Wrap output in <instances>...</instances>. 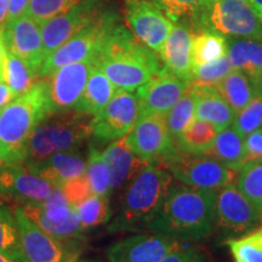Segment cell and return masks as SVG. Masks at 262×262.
<instances>
[{
	"mask_svg": "<svg viewBox=\"0 0 262 262\" xmlns=\"http://www.w3.org/2000/svg\"><path fill=\"white\" fill-rule=\"evenodd\" d=\"M104 10L103 0H81L67 11L41 22L44 60L78 32L88 27Z\"/></svg>",
	"mask_w": 262,
	"mask_h": 262,
	"instance_id": "5bb4252c",
	"label": "cell"
},
{
	"mask_svg": "<svg viewBox=\"0 0 262 262\" xmlns=\"http://www.w3.org/2000/svg\"><path fill=\"white\" fill-rule=\"evenodd\" d=\"M217 134L219 130L214 124L195 118L179 136L175 143L182 153L195 156L208 155Z\"/></svg>",
	"mask_w": 262,
	"mask_h": 262,
	"instance_id": "83f0119b",
	"label": "cell"
},
{
	"mask_svg": "<svg viewBox=\"0 0 262 262\" xmlns=\"http://www.w3.org/2000/svg\"><path fill=\"white\" fill-rule=\"evenodd\" d=\"M234 262H262V225L239 237L226 241Z\"/></svg>",
	"mask_w": 262,
	"mask_h": 262,
	"instance_id": "836d02e7",
	"label": "cell"
},
{
	"mask_svg": "<svg viewBox=\"0 0 262 262\" xmlns=\"http://www.w3.org/2000/svg\"><path fill=\"white\" fill-rule=\"evenodd\" d=\"M79 216L80 224L85 229H90L107 224L112 216L110 198L108 196L91 194L83 202L74 206Z\"/></svg>",
	"mask_w": 262,
	"mask_h": 262,
	"instance_id": "e575fe53",
	"label": "cell"
},
{
	"mask_svg": "<svg viewBox=\"0 0 262 262\" xmlns=\"http://www.w3.org/2000/svg\"><path fill=\"white\" fill-rule=\"evenodd\" d=\"M117 91L118 89L114 86L112 81L108 79L107 75L95 64L83 95L75 107V112L86 114L90 117L96 116L107 106Z\"/></svg>",
	"mask_w": 262,
	"mask_h": 262,
	"instance_id": "484cf974",
	"label": "cell"
},
{
	"mask_svg": "<svg viewBox=\"0 0 262 262\" xmlns=\"http://www.w3.org/2000/svg\"><path fill=\"white\" fill-rule=\"evenodd\" d=\"M208 156L239 171L244 164V137L234 129L233 125L219 131Z\"/></svg>",
	"mask_w": 262,
	"mask_h": 262,
	"instance_id": "4316f807",
	"label": "cell"
},
{
	"mask_svg": "<svg viewBox=\"0 0 262 262\" xmlns=\"http://www.w3.org/2000/svg\"><path fill=\"white\" fill-rule=\"evenodd\" d=\"M159 262H209V257L198 245L191 242H182Z\"/></svg>",
	"mask_w": 262,
	"mask_h": 262,
	"instance_id": "b9f144b4",
	"label": "cell"
},
{
	"mask_svg": "<svg viewBox=\"0 0 262 262\" xmlns=\"http://www.w3.org/2000/svg\"><path fill=\"white\" fill-rule=\"evenodd\" d=\"M249 3H250L251 6H253L256 14L258 15V17L262 21V0H249Z\"/></svg>",
	"mask_w": 262,
	"mask_h": 262,
	"instance_id": "681fc988",
	"label": "cell"
},
{
	"mask_svg": "<svg viewBox=\"0 0 262 262\" xmlns=\"http://www.w3.org/2000/svg\"><path fill=\"white\" fill-rule=\"evenodd\" d=\"M125 139L133 152L147 164L165 166L180 153L163 114L139 117Z\"/></svg>",
	"mask_w": 262,
	"mask_h": 262,
	"instance_id": "ba28073f",
	"label": "cell"
},
{
	"mask_svg": "<svg viewBox=\"0 0 262 262\" xmlns=\"http://www.w3.org/2000/svg\"><path fill=\"white\" fill-rule=\"evenodd\" d=\"M10 0H0V32L5 28L9 14Z\"/></svg>",
	"mask_w": 262,
	"mask_h": 262,
	"instance_id": "7dc6e473",
	"label": "cell"
},
{
	"mask_svg": "<svg viewBox=\"0 0 262 262\" xmlns=\"http://www.w3.org/2000/svg\"><path fill=\"white\" fill-rule=\"evenodd\" d=\"M191 55L193 70L202 64L227 56V37L215 32L193 33Z\"/></svg>",
	"mask_w": 262,
	"mask_h": 262,
	"instance_id": "f546056e",
	"label": "cell"
},
{
	"mask_svg": "<svg viewBox=\"0 0 262 262\" xmlns=\"http://www.w3.org/2000/svg\"><path fill=\"white\" fill-rule=\"evenodd\" d=\"M102 157L111 172V187L113 191L123 188L147 163L141 160L130 146L125 136L108 143Z\"/></svg>",
	"mask_w": 262,
	"mask_h": 262,
	"instance_id": "603a6c76",
	"label": "cell"
},
{
	"mask_svg": "<svg viewBox=\"0 0 262 262\" xmlns=\"http://www.w3.org/2000/svg\"><path fill=\"white\" fill-rule=\"evenodd\" d=\"M96 66L118 90L135 91L162 68L157 52L117 22L107 33L96 56Z\"/></svg>",
	"mask_w": 262,
	"mask_h": 262,
	"instance_id": "7a4b0ae2",
	"label": "cell"
},
{
	"mask_svg": "<svg viewBox=\"0 0 262 262\" xmlns=\"http://www.w3.org/2000/svg\"><path fill=\"white\" fill-rule=\"evenodd\" d=\"M181 243L156 232H137L111 244L106 256L110 262H159Z\"/></svg>",
	"mask_w": 262,
	"mask_h": 262,
	"instance_id": "e0dca14e",
	"label": "cell"
},
{
	"mask_svg": "<svg viewBox=\"0 0 262 262\" xmlns=\"http://www.w3.org/2000/svg\"><path fill=\"white\" fill-rule=\"evenodd\" d=\"M77 262H97V261H93V260H81V261H77Z\"/></svg>",
	"mask_w": 262,
	"mask_h": 262,
	"instance_id": "f5cc1de1",
	"label": "cell"
},
{
	"mask_svg": "<svg viewBox=\"0 0 262 262\" xmlns=\"http://www.w3.org/2000/svg\"><path fill=\"white\" fill-rule=\"evenodd\" d=\"M228 57L234 70L244 72L255 85H262V38H227Z\"/></svg>",
	"mask_w": 262,
	"mask_h": 262,
	"instance_id": "d4e9b609",
	"label": "cell"
},
{
	"mask_svg": "<svg viewBox=\"0 0 262 262\" xmlns=\"http://www.w3.org/2000/svg\"><path fill=\"white\" fill-rule=\"evenodd\" d=\"M262 221V214L248 201L234 183L217 191L215 208V228L229 238L253 231Z\"/></svg>",
	"mask_w": 262,
	"mask_h": 262,
	"instance_id": "8fae6325",
	"label": "cell"
},
{
	"mask_svg": "<svg viewBox=\"0 0 262 262\" xmlns=\"http://www.w3.org/2000/svg\"><path fill=\"white\" fill-rule=\"evenodd\" d=\"M91 119L75 111L49 114L28 139L21 164L27 166L55 153L78 149L91 137Z\"/></svg>",
	"mask_w": 262,
	"mask_h": 262,
	"instance_id": "5b68a950",
	"label": "cell"
},
{
	"mask_svg": "<svg viewBox=\"0 0 262 262\" xmlns=\"http://www.w3.org/2000/svg\"><path fill=\"white\" fill-rule=\"evenodd\" d=\"M125 18L134 35L158 55L175 26L162 9L148 0H125Z\"/></svg>",
	"mask_w": 262,
	"mask_h": 262,
	"instance_id": "9a60e30c",
	"label": "cell"
},
{
	"mask_svg": "<svg viewBox=\"0 0 262 262\" xmlns=\"http://www.w3.org/2000/svg\"><path fill=\"white\" fill-rule=\"evenodd\" d=\"M61 188L64 192L66 196H67L68 202L71 203V205L74 206L81 203L84 199H86L88 196L93 194L91 187L88 181L86 176H79V178H75L72 180H68L62 183Z\"/></svg>",
	"mask_w": 262,
	"mask_h": 262,
	"instance_id": "7bdbcfd3",
	"label": "cell"
},
{
	"mask_svg": "<svg viewBox=\"0 0 262 262\" xmlns=\"http://www.w3.org/2000/svg\"><path fill=\"white\" fill-rule=\"evenodd\" d=\"M232 125L243 137L262 127V85L256 86L250 102L237 113Z\"/></svg>",
	"mask_w": 262,
	"mask_h": 262,
	"instance_id": "74e56055",
	"label": "cell"
},
{
	"mask_svg": "<svg viewBox=\"0 0 262 262\" xmlns=\"http://www.w3.org/2000/svg\"><path fill=\"white\" fill-rule=\"evenodd\" d=\"M28 170L41 179L60 186L68 180L85 175L86 159L78 149L55 153L44 160L27 165Z\"/></svg>",
	"mask_w": 262,
	"mask_h": 262,
	"instance_id": "7402d4cb",
	"label": "cell"
},
{
	"mask_svg": "<svg viewBox=\"0 0 262 262\" xmlns=\"http://www.w3.org/2000/svg\"><path fill=\"white\" fill-rule=\"evenodd\" d=\"M119 22L114 11L104 10L94 22L78 32L70 40L45 58L38 73V79L48 78L66 64L90 60L97 56L108 31Z\"/></svg>",
	"mask_w": 262,
	"mask_h": 262,
	"instance_id": "52a82bcc",
	"label": "cell"
},
{
	"mask_svg": "<svg viewBox=\"0 0 262 262\" xmlns=\"http://www.w3.org/2000/svg\"><path fill=\"white\" fill-rule=\"evenodd\" d=\"M81 0H31L27 15L38 21L39 24L67 11Z\"/></svg>",
	"mask_w": 262,
	"mask_h": 262,
	"instance_id": "ab89813d",
	"label": "cell"
},
{
	"mask_svg": "<svg viewBox=\"0 0 262 262\" xmlns=\"http://www.w3.org/2000/svg\"><path fill=\"white\" fill-rule=\"evenodd\" d=\"M14 214L22 248L28 262H77L80 250L77 239H60L39 228L17 205Z\"/></svg>",
	"mask_w": 262,
	"mask_h": 262,
	"instance_id": "9c48e42d",
	"label": "cell"
},
{
	"mask_svg": "<svg viewBox=\"0 0 262 262\" xmlns=\"http://www.w3.org/2000/svg\"><path fill=\"white\" fill-rule=\"evenodd\" d=\"M95 64L96 57L66 64L49 75L45 83L50 114L75 111Z\"/></svg>",
	"mask_w": 262,
	"mask_h": 262,
	"instance_id": "7c38bea8",
	"label": "cell"
},
{
	"mask_svg": "<svg viewBox=\"0 0 262 262\" xmlns=\"http://www.w3.org/2000/svg\"><path fill=\"white\" fill-rule=\"evenodd\" d=\"M37 80V75L29 66L22 58L8 51L4 60V81L14 93L17 96L27 93Z\"/></svg>",
	"mask_w": 262,
	"mask_h": 262,
	"instance_id": "d590c367",
	"label": "cell"
},
{
	"mask_svg": "<svg viewBox=\"0 0 262 262\" xmlns=\"http://www.w3.org/2000/svg\"><path fill=\"white\" fill-rule=\"evenodd\" d=\"M187 24L193 33L215 32L227 38H262V21L249 0H203Z\"/></svg>",
	"mask_w": 262,
	"mask_h": 262,
	"instance_id": "8992f818",
	"label": "cell"
},
{
	"mask_svg": "<svg viewBox=\"0 0 262 262\" xmlns=\"http://www.w3.org/2000/svg\"><path fill=\"white\" fill-rule=\"evenodd\" d=\"M217 191L172 183L162 208L147 231L179 242L194 243L203 241L215 229Z\"/></svg>",
	"mask_w": 262,
	"mask_h": 262,
	"instance_id": "6da1fadb",
	"label": "cell"
},
{
	"mask_svg": "<svg viewBox=\"0 0 262 262\" xmlns=\"http://www.w3.org/2000/svg\"><path fill=\"white\" fill-rule=\"evenodd\" d=\"M2 35L8 51L22 58L38 78L44 62L41 25L26 14L6 25Z\"/></svg>",
	"mask_w": 262,
	"mask_h": 262,
	"instance_id": "d6986e66",
	"label": "cell"
},
{
	"mask_svg": "<svg viewBox=\"0 0 262 262\" xmlns=\"http://www.w3.org/2000/svg\"><path fill=\"white\" fill-rule=\"evenodd\" d=\"M29 4H31V0H10L6 25L27 14Z\"/></svg>",
	"mask_w": 262,
	"mask_h": 262,
	"instance_id": "f6af8a7d",
	"label": "cell"
},
{
	"mask_svg": "<svg viewBox=\"0 0 262 262\" xmlns=\"http://www.w3.org/2000/svg\"><path fill=\"white\" fill-rule=\"evenodd\" d=\"M165 119L170 135L173 141H176L195 119V96L191 86L166 113Z\"/></svg>",
	"mask_w": 262,
	"mask_h": 262,
	"instance_id": "d6a6232c",
	"label": "cell"
},
{
	"mask_svg": "<svg viewBox=\"0 0 262 262\" xmlns=\"http://www.w3.org/2000/svg\"><path fill=\"white\" fill-rule=\"evenodd\" d=\"M21 208L29 220L34 222L42 231L56 238L78 239L84 232L79 216L73 206L45 210L34 203H31L21 205Z\"/></svg>",
	"mask_w": 262,
	"mask_h": 262,
	"instance_id": "44dd1931",
	"label": "cell"
},
{
	"mask_svg": "<svg viewBox=\"0 0 262 262\" xmlns=\"http://www.w3.org/2000/svg\"><path fill=\"white\" fill-rule=\"evenodd\" d=\"M50 114L45 80H37L0 111V164H21L26 143Z\"/></svg>",
	"mask_w": 262,
	"mask_h": 262,
	"instance_id": "277c9868",
	"label": "cell"
},
{
	"mask_svg": "<svg viewBox=\"0 0 262 262\" xmlns=\"http://www.w3.org/2000/svg\"><path fill=\"white\" fill-rule=\"evenodd\" d=\"M139 118V100L133 91L118 90L112 100L91 119V139L110 143L126 136Z\"/></svg>",
	"mask_w": 262,
	"mask_h": 262,
	"instance_id": "4fadbf2b",
	"label": "cell"
},
{
	"mask_svg": "<svg viewBox=\"0 0 262 262\" xmlns=\"http://www.w3.org/2000/svg\"><path fill=\"white\" fill-rule=\"evenodd\" d=\"M189 86V81L181 79L165 67H162L158 73L136 90L139 117L148 114L166 116Z\"/></svg>",
	"mask_w": 262,
	"mask_h": 262,
	"instance_id": "ac0fdd59",
	"label": "cell"
},
{
	"mask_svg": "<svg viewBox=\"0 0 262 262\" xmlns=\"http://www.w3.org/2000/svg\"><path fill=\"white\" fill-rule=\"evenodd\" d=\"M192 35L193 32L187 22H176L159 52L164 67L189 83L193 74Z\"/></svg>",
	"mask_w": 262,
	"mask_h": 262,
	"instance_id": "ffe728a7",
	"label": "cell"
},
{
	"mask_svg": "<svg viewBox=\"0 0 262 262\" xmlns=\"http://www.w3.org/2000/svg\"><path fill=\"white\" fill-rule=\"evenodd\" d=\"M215 88L235 113L241 112L250 102L256 90V85L250 77L239 70L232 71Z\"/></svg>",
	"mask_w": 262,
	"mask_h": 262,
	"instance_id": "f1b7e54d",
	"label": "cell"
},
{
	"mask_svg": "<svg viewBox=\"0 0 262 262\" xmlns=\"http://www.w3.org/2000/svg\"><path fill=\"white\" fill-rule=\"evenodd\" d=\"M0 254L22 262H28L22 248L15 214L3 203H0Z\"/></svg>",
	"mask_w": 262,
	"mask_h": 262,
	"instance_id": "4dcf8cb0",
	"label": "cell"
},
{
	"mask_svg": "<svg viewBox=\"0 0 262 262\" xmlns=\"http://www.w3.org/2000/svg\"><path fill=\"white\" fill-rule=\"evenodd\" d=\"M173 178L165 166L147 164L125 186L119 209L108 225L110 233L147 231L162 208Z\"/></svg>",
	"mask_w": 262,
	"mask_h": 262,
	"instance_id": "3957f363",
	"label": "cell"
},
{
	"mask_svg": "<svg viewBox=\"0 0 262 262\" xmlns=\"http://www.w3.org/2000/svg\"><path fill=\"white\" fill-rule=\"evenodd\" d=\"M244 164L262 162V127L244 137Z\"/></svg>",
	"mask_w": 262,
	"mask_h": 262,
	"instance_id": "ee69618b",
	"label": "cell"
},
{
	"mask_svg": "<svg viewBox=\"0 0 262 262\" xmlns=\"http://www.w3.org/2000/svg\"><path fill=\"white\" fill-rule=\"evenodd\" d=\"M6 55H8V49H6L4 39H3V35H2V32H0V63H4Z\"/></svg>",
	"mask_w": 262,
	"mask_h": 262,
	"instance_id": "c3c4849f",
	"label": "cell"
},
{
	"mask_svg": "<svg viewBox=\"0 0 262 262\" xmlns=\"http://www.w3.org/2000/svg\"><path fill=\"white\" fill-rule=\"evenodd\" d=\"M195 96V118L214 124L220 131L233 124L237 113L215 86H192Z\"/></svg>",
	"mask_w": 262,
	"mask_h": 262,
	"instance_id": "cb8c5ba5",
	"label": "cell"
},
{
	"mask_svg": "<svg viewBox=\"0 0 262 262\" xmlns=\"http://www.w3.org/2000/svg\"><path fill=\"white\" fill-rule=\"evenodd\" d=\"M85 176L91 187L94 194L108 196L112 193L111 187V172L106 162H104L102 152L96 147L90 145L89 153L86 157V170Z\"/></svg>",
	"mask_w": 262,
	"mask_h": 262,
	"instance_id": "1f68e13d",
	"label": "cell"
},
{
	"mask_svg": "<svg viewBox=\"0 0 262 262\" xmlns=\"http://www.w3.org/2000/svg\"><path fill=\"white\" fill-rule=\"evenodd\" d=\"M235 186L262 214V162L243 164L238 171Z\"/></svg>",
	"mask_w": 262,
	"mask_h": 262,
	"instance_id": "8d00e7d4",
	"label": "cell"
},
{
	"mask_svg": "<svg viewBox=\"0 0 262 262\" xmlns=\"http://www.w3.org/2000/svg\"><path fill=\"white\" fill-rule=\"evenodd\" d=\"M0 262H22V261L16 260V258H12V257H9L4 254H0Z\"/></svg>",
	"mask_w": 262,
	"mask_h": 262,
	"instance_id": "f907efd6",
	"label": "cell"
},
{
	"mask_svg": "<svg viewBox=\"0 0 262 262\" xmlns=\"http://www.w3.org/2000/svg\"><path fill=\"white\" fill-rule=\"evenodd\" d=\"M4 81V63H0V83Z\"/></svg>",
	"mask_w": 262,
	"mask_h": 262,
	"instance_id": "816d5d0a",
	"label": "cell"
},
{
	"mask_svg": "<svg viewBox=\"0 0 262 262\" xmlns=\"http://www.w3.org/2000/svg\"><path fill=\"white\" fill-rule=\"evenodd\" d=\"M162 9L172 22H188L203 0H148Z\"/></svg>",
	"mask_w": 262,
	"mask_h": 262,
	"instance_id": "60d3db41",
	"label": "cell"
},
{
	"mask_svg": "<svg viewBox=\"0 0 262 262\" xmlns=\"http://www.w3.org/2000/svg\"><path fill=\"white\" fill-rule=\"evenodd\" d=\"M16 97H17V95L5 81L0 83V111L8 106L10 102H12Z\"/></svg>",
	"mask_w": 262,
	"mask_h": 262,
	"instance_id": "bcb514c9",
	"label": "cell"
},
{
	"mask_svg": "<svg viewBox=\"0 0 262 262\" xmlns=\"http://www.w3.org/2000/svg\"><path fill=\"white\" fill-rule=\"evenodd\" d=\"M173 179L185 185L203 189H220L234 183L238 171L208 155H187L180 152L165 164Z\"/></svg>",
	"mask_w": 262,
	"mask_h": 262,
	"instance_id": "30bf717a",
	"label": "cell"
},
{
	"mask_svg": "<svg viewBox=\"0 0 262 262\" xmlns=\"http://www.w3.org/2000/svg\"><path fill=\"white\" fill-rule=\"evenodd\" d=\"M228 55L209 63L202 64L193 70L191 85L192 86H216L233 71Z\"/></svg>",
	"mask_w": 262,
	"mask_h": 262,
	"instance_id": "f35d334b",
	"label": "cell"
},
{
	"mask_svg": "<svg viewBox=\"0 0 262 262\" xmlns=\"http://www.w3.org/2000/svg\"><path fill=\"white\" fill-rule=\"evenodd\" d=\"M54 185L22 164H0V199L17 205L44 201Z\"/></svg>",
	"mask_w": 262,
	"mask_h": 262,
	"instance_id": "2e32d148",
	"label": "cell"
}]
</instances>
